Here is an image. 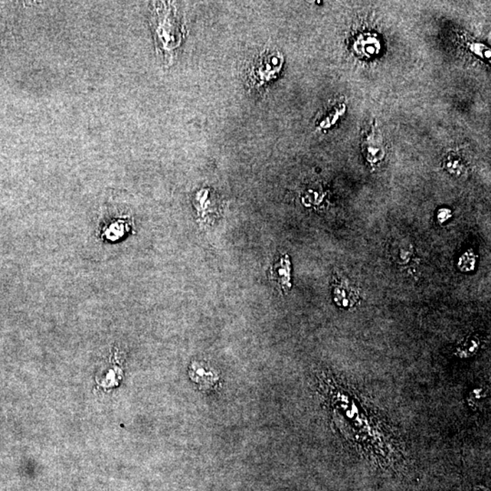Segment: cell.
<instances>
[{
  "label": "cell",
  "instance_id": "cell-7",
  "mask_svg": "<svg viewBox=\"0 0 491 491\" xmlns=\"http://www.w3.org/2000/svg\"><path fill=\"white\" fill-rule=\"evenodd\" d=\"M451 217V211L448 208H441L438 212L437 219L440 223L446 222Z\"/></svg>",
  "mask_w": 491,
  "mask_h": 491
},
{
  "label": "cell",
  "instance_id": "cell-3",
  "mask_svg": "<svg viewBox=\"0 0 491 491\" xmlns=\"http://www.w3.org/2000/svg\"><path fill=\"white\" fill-rule=\"evenodd\" d=\"M268 278L281 292H289L291 289V262L289 255H280L277 260L274 261Z\"/></svg>",
  "mask_w": 491,
  "mask_h": 491
},
{
  "label": "cell",
  "instance_id": "cell-1",
  "mask_svg": "<svg viewBox=\"0 0 491 491\" xmlns=\"http://www.w3.org/2000/svg\"><path fill=\"white\" fill-rule=\"evenodd\" d=\"M283 65V56L278 51L267 49L258 56L250 71V78L254 86L261 87L273 80Z\"/></svg>",
  "mask_w": 491,
  "mask_h": 491
},
{
  "label": "cell",
  "instance_id": "cell-4",
  "mask_svg": "<svg viewBox=\"0 0 491 491\" xmlns=\"http://www.w3.org/2000/svg\"><path fill=\"white\" fill-rule=\"evenodd\" d=\"M334 300L339 306L350 307L358 300V293L346 281L340 280L334 284Z\"/></svg>",
  "mask_w": 491,
  "mask_h": 491
},
{
  "label": "cell",
  "instance_id": "cell-6",
  "mask_svg": "<svg viewBox=\"0 0 491 491\" xmlns=\"http://www.w3.org/2000/svg\"><path fill=\"white\" fill-rule=\"evenodd\" d=\"M471 51L475 54L480 56L484 58H490V49L487 48L486 46L480 43H474L471 45Z\"/></svg>",
  "mask_w": 491,
  "mask_h": 491
},
{
  "label": "cell",
  "instance_id": "cell-2",
  "mask_svg": "<svg viewBox=\"0 0 491 491\" xmlns=\"http://www.w3.org/2000/svg\"><path fill=\"white\" fill-rule=\"evenodd\" d=\"M362 152L365 159L372 165L384 159L386 147L381 131L374 127H372L365 139H363Z\"/></svg>",
  "mask_w": 491,
  "mask_h": 491
},
{
  "label": "cell",
  "instance_id": "cell-5",
  "mask_svg": "<svg viewBox=\"0 0 491 491\" xmlns=\"http://www.w3.org/2000/svg\"><path fill=\"white\" fill-rule=\"evenodd\" d=\"M475 262H476V257L472 252H467L460 258L458 267L463 271H470L474 270Z\"/></svg>",
  "mask_w": 491,
  "mask_h": 491
}]
</instances>
